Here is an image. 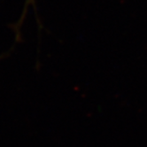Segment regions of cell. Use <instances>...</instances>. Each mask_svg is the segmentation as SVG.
Here are the masks:
<instances>
[{"mask_svg": "<svg viewBox=\"0 0 147 147\" xmlns=\"http://www.w3.org/2000/svg\"><path fill=\"white\" fill-rule=\"evenodd\" d=\"M27 1H28V4H30L31 2L33 1V0H27Z\"/></svg>", "mask_w": 147, "mask_h": 147, "instance_id": "1", "label": "cell"}]
</instances>
